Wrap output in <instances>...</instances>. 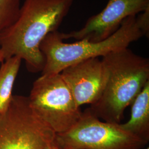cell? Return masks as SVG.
I'll use <instances>...</instances> for the list:
<instances>
[{
    "mask_svg": "<svg viewBox=\"0 0 149 149\" xmlns=\"http://www.w3.org/2000/svg\"><path fill=\"white\" fill-rule=\"evenodd\" d=\"M75 0H24L15 23L0 33L5 60L18 56L31 72L42 71L44 56L40 44L57 31Z\"/></svg>",
    "mask_w": 149,
    "mask_h": 149,
    "instance_id": "1",
    "label": "cell"
},
{
    "mask_svg": "<svg viewBox=\"0 0 149 149\" xmlns=\"http://www.w3.org/2000/svg\"><path fill=\"white\" fill-rule=\"evenodd\" d=\"M101 60L106 84L100 98L87 108L101 120L119 124L125 109L149 81V60L128 48L108 54Z\"/></svg>",
    "mask_w": 149,
    "mask_h": 149,
    "instance_id": "2",
    "label": "cell"
},
{
    "mask_svg": "<svg viewBox=\"0 0 149 149\" xmlns=\"http://www.w3.org/2000/svg\"><path fill=\"white\" fill-rule=\"evenodd\" d=\"M144 36L136 16L127 18L117 32L98 42L81 40L65 43L61 32L50 33L40 44V50L45 58L42 75L58 74L72 65L87 59L103 57L113 52L128 48L131 43Z\"/></svg>",
    "mask_w": 149,
    "mask_h": 149,
    "instance_id": "3",
    "label": "cell"
},
{
    "mask_svg": "<svg viewBox=\"0 0 149 149\" xmlns=\"http://www.w3.org/2000/svg\"><path fill=\"white\" fill-rule=\"evenodd\" d=\"M28 97L33 111L56 134L68 131L82 113L60 73L42 75Z\"/></svg>",
    "mask_w": 149,
    "mask_h": 149,
    "instance_id": "4",
    "label": "cell"
},
{
    "mask_svg": "<svg viewBox=\"0 0 149 149\" xmlns=\"http://www.w3.org/2000/svg\"><path fill=\"white\" fill-rule=\"evenodd\" d=\"M119 124L101 121L87 108L68 131L55 134L54 143L61 149H141L148 143Z\"/></svg>",
    "mask_w": 149,
    "mask_h": 149,
    "instance_id": "5",
    "label": "cell"
},
{
    "mask_svg": "<svg viewBox=\"0 0 149 149\" xmlns=\"http://www.w3.org/2000/svg\"><path fill=\"white\" fill-rule=\"evenodd\" d=\"M56 133L33 111L28 97L13 96L0 114V149H43Z\"/></svg>",
    "mask_w": 149,
    "mask_h": 149,
    "instance_id": "6",
    "label": "cell"
},
{
    "mask_svg": "<svg viewBox=\"0 0 149 149\" xmlns=\"http://www.w3.org/2000/svg\"><path fill=\"white\" fill-rule=\"evenodd\" d=\"M149 8V0H109L105 8L92 16L79 30L61 33L63 40L73 38L98 42L111 37L130 16H137Z\"/></svg>",
    "mask_w": 149,
    "mask_h": 149,
    "instance_id": "7",
    "label": "cell"
},
{
    "mask_svg": "<svg viewBox=\"0 0 149 149\" xmlns=\"http://www.w3.org/2000/svg\"><path fill=\"white\" fill-rule=\"evenodd\" d=\"M77 106L92 104L101 96L106 84V70L99 58L72 65L60 72Z\"/></svg>",
    "mask_w": 149,
    "mask_h": 149,
    "instance_id": "8",
    "label": "cell"
},
{
    "mask_svg": "<svg viewBox=\"0 0 149 149\" xmlns=\"http://www.w3.org/2000/svg\"><path fill=\"white\" fill-rule=\"evenodd\" d=\"M119 124L124 130L149 142V81L132 104L130 119Z\"/></svg>",
    "mask_w": 149,
    "mask_h": 149,
    "instance_id": "9",
    "label": "cell"
},
{
    "mask_svg": "<svg viewBox=\"0 0 149 149\" xmlns=\"http://www.w3.org/2000/svg\"><path fill=\"white\" fill-rule=\"evenodd\" d=\"M22 59L13 56L5 60L0 68V114L5 113L12 100V90Z\"/></svg>",
    "mask_w": 149,
    "mask_h": 149,
    "instance_id": "10",
    "label": "cell"
},
{
    "mask_svg": "<svg viewBox=\"0 0 149 149\" xmlns=\"http://www.w3.org/2000/svg\"><path fill=\"white\" fill-rule=\"evenodd\" d=\"M20 8V0H0V33L15 22Z\"/></svg>",
    "mask_w": 149,
    "mask_h": 149,
    "instance_id": "11",
    "label": "cell"
},
{
    "mask_svg": "<svg viewBox=\"0 0 149 149\" xmlns=\"http://www.w3.org/2000/svg\"><path fill=\"white\" fill-rule=\"evenodd\" d=\"M136 19L146 37L149 34V8L136 16Z\"/></svg>",
    "mask_w": 149,
    "mask_h": 149,
    "instance_id": "12",
    "label": "cell"
},
{
    "mask_svg": "<svg viewBox=\"0 0 149 149\" xmlns=\"http://www.w3.org/2000/svg\"><path fill=\"white\" fill-rule=\"evenodd\" d=\"M43 149H61L59 148L54 143H52L51 144H49L47 146H46Z\"/></svg>",
    "mask_w": 149,
    "mask_h": 149,
    "instance_id": "13",
    "label": "cell"
},
{
    "mask_svg": "<svg viewBox=\"0 0 149 149\" xmlns=\"http://www.w3.org/2000/svg\"><path fill=\"white\" fill-rule=\"evenodd\" d=\"M5 61V58L3 56V54L2 51V49L0 47V63H2Z\"/></svg>",
    "mask_w": 149,
    "mask_h": 149,
    "instance_id": "14",
    "label": "cell"
},
{
    "mask_svg": "<svg viewBox=\"0 0 149 149\" xmlns=\"http://www.w3.org/2000/svg\"><path fill=\"white\" fill-rule=\"evenodd\" d=\"M149 149V148H147V149Z\"/></svg>",
    "mask_w": 149,
    "mask_h": 149,
    "instance_id": "15",
    "label": "cell"
}]
</instances>
